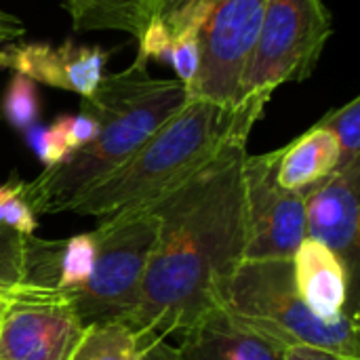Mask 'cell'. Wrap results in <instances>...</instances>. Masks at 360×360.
Returning <instances> with one entry per match:
<instances>
[{
    "label": "cell",
    "mask_w": 360,
    "mask_h": 360,
    "mask_svg": "<svg viewBox=\"0 0 360 360\" xmlns=\"http://www.w3.org/2000/svg\"><path fill=\"white\" fill-rule=\"evenodd\" d=\"M245 156L247 141H232L181 184L139 207L158 219L141 297L127 321L139 346L179 342L207 314L221 310L226 287L245 257Z\"/></svg>",
    "instance_id": "1"
},
{
    "label": "cell",
    "mask_w": 360,
    "mask_h": 360,
    "mask_svg": "<svg viewBox=\"0 0 360 360\" xmlns=\"http://www.w3.org/2000/svg\"><path fill=\"white\" fill-rule=\"evenodd\" d=\"M186 99L179 80L154 78L139 59L127 70L103 74L95 93L82 97L80 110L97 120V137L36 179L21 181L23 198L36 215L65 213L76 196L118 169Z\"/></svg>",
    "instance_id": "2"
},
{
    "label": "cell",
    "mask_w": 360,
    "mask_h": 360,
    "mask_svg": "<svg viewBox=\"0 0 360 360\" xmlns=\"http://www.w3.org/2000/svg\"><path fill=\"white\" fill-rule=\"evenodd\" d=\"M264 110L259 103L230 110L188 97L118 169L76 196L65 213L105 219L146 207L205 167L228 143L249 141Z\"/></svg>",
    "instance_id": "3"
},
{
    "label": "cell",
    "mask_w": 360,
    "mask_h": 360,
    "mask_svg": "<svg viewBox=\"0 0 360 360\" xmlns=\"http://www.w3.org/2000/svg\"><path fill=\"white\" fill-rule=\"evenodd\" d=\"M221 310L285 350L310 346L360 360L356 316L319 319L295 289L291 259H243L226 287Z\"/></svg>",
    "instance_id": "4"
},
{
    "label": "cell",
    "mask_w": 360,
    "mask_h": 360,
    "mask_svg": "<svg viewBox=\"0 0 360 360\" xmlns=\"http://www.w3.org/2000/svg\"><path fill=\"white\" fill-rule=\"evenodd\" d=\"M158 219L148 209L124 211L105 219L93 230L95 264L89 281L68 293L82 325L99 321H122L135 312Z\"/></svg>",
    "instance_id": "5"
},
{
    "label": "cell",
    "mask_w": 360,
    "mask_h": 360,
    "mask_svg": "<svg viewBox=\"0 0 360 360\" xmlns=\"http://www.w3.org/2000/svg\"><path fill=\"white\" fill-rule=\"evenodd\" d=\"M325 0H266L259 36L238 93L243 103L268 105L287 82L308 80L331 38Z\"/></svg>",
    "instance_id": "6"
},
{
    "label": "cell",
    "mask_w": 360,
    "mask_h": 360,
    "mask_svg": "<svg viewBox=\"0 0 360 360\" xmlns=\"http://www.w3.org/2000/svg\"><path fill=\"white\" fill-rule=\"evenodd\" d=\"M266 0H213L200 27V63L186 89L202 99L236 110L238 93L259 36Z\"/></svg>",
    "instance_id": "7"
},
{
    "label": "cell",
    "mask_w": 360,
    "mask_h": 360,
    "mask_svg": "<svg viewBox=\"0 0 360 360\" xmlns=\"http://www.w3.org/2000/svg\"><path fill=\"white\" fill-rule=\"evenodd\" d=\"M0 360H68L84 325L61 289L19 281L4 291Z\"/></svg>",
    "instance_id": "8"
},
{
    "label": "cell",
    "mask_w": 360,
    "mask_h": 360,
    "mask_svg": "<svg viewBox=\"0 0 360 360\" xmlns=\"http://www.w3.org/2000/svg\"><path fill=\"white\" fill-rule=\"evenodd\" d=\"M276 160L278 150L245 156L243 259H291L306 238L304 194L289 192L276 184Z\"/></svg>",
    "instance_id": "9"
},
{
    "label": "cell",
    "mask_w": 360,
    "mask_h": 360,
    "mask_svg": "<svg viewBox=\"0 0 360 360\" xmlns=\"http://www.w3.org/2000/svg\"><path fill=\"white\" fill-rule=\"evenodd\" d=\"M108 57L101 46L76 44L74 40L59 44L13 40L0 46V70H13L32 82L89 97L103 78Z\"/></svg>",
    "instance_id": "10"
},
{
    "label": "cell",
    "mask_w": 360,
    "mask_h": 360,
    "mask_svg": "<svg viewBox=\"0 0 360 360\" xmlns=\"http://www.w3.org/2000/svg\"><path fill=\"white\" fill-rule=\"evenodd\" d=\"M360 165L333 171L304 194L306 236L329 247L354 278L359 259Z\"/></svg>",
    "instance_id": "11"
},
{
    "label": "cell",
    "mask_w": 360,
    "mask_h": 360,
    "mask_svg": "<svg viewBox=\"0 0 360 360\" xmlns=\"http://www.w3.org/2000/svg\"><path fill=\"white\" fill-rule=\"evenodd\" d=\"M291 264L295 289L319 319L338 321L348 314L352 274L329 247L306 236Z\"/></svg>",
    "instance_id": "12"
},
{
    "label": "cell",
    "mask_w": 360,
    "mask_h": 360,
    "mask_svg": "<svg viewBox=\"0 0 360 360\" xmlns=\"http://www.w3.org/2000/svg\"><path fill=\"white\" fill-rule=\"evenodd\" d=\"M181 360H285V348L234 321L224 310L207 314L177 344Z\"/></svg>",
    "instance_id": "13"
},
{
    "label": "cell",
    "mask_w": 360,
    "mask_h": 360,
    "mask_svg": "<svg viewBox=\"0 0 360 360\" xmlns=\"http://www.w3.org/2000/svg\"><path fill=\"white\" fill-rule=\"evenodd\" d=\"M340 162V146L333 133L314 124L295 141L278 148L276 184L289 192H306L329 177Z\"/></svg>",
    "instance_id": "14"
},
{
    "label": "cell",
    "mask_w": 360,
    "mask_h": 360,
    "mask_svg": "<svg viewBox=\"0 0 360 360\" xmlns=\"http://www.w3.org/2000/svg\"><path fill=\"white\" fill-rule=\"evenodd\" d=\"M76 32H124L139 38L143 25L156 15L158 0H63Z\"/></svg>",
    "instance_id": "15"
},
{
    "label": "cell",
    "mask_w": 360,
    "mask_h": 360,
    "mask_svg": "<svg viewBox=\"0 0 360 360\" xmlns=\"http://www.w3.org/2000/svg\"><path fill=\"white\" fill-rule=\"evenodd\" d=\"M139 342L122 321L84 325L82 338L68 360H137Z\"/></svg>",
    "instance_id": "16"
},
{
    "label": "cell",
    "mask_w": 360,
    "mask_h": 360,
    "mask_svg": "<svg viewBox=\"0 0 360 360\" xmlns=\"http://www.w3.org/2000/svg\"><path fill=\"white\" fill-rule=\"evenodd\" d=\"M316 124L329 129L338 139L340 162L335 171L360 165V97H354L342 108L327 112Z\"/></svg>",
    "instance_id": "17"
},
{
    "label": "cell",
    "mask_w": 360,
    "mask_h": 360,
    "mask_svg": "<svg viewBox=\"0 0 360 360\" xmlns=\"http://www.w3.org/2000/svg\"><path fill=\"white\" fill-rule=\"evenodd\" d=\"M200 27H202V21L198 19H190L171 27L173 44H171L169 63L173 65L177 80L186 89L196 78L198 63H200Z\"/></svg>",
    "instance_id": "18"
},
{
    "label": "cell",
    "mask_w": 360,
    "mask_h": 360,
    "mask_svg": "<svg viewBox=\"0 0 360 360\" xmlns=\"http://www.w3.org/2000/svg\"><path fill=\"white\" fill-rule=\"evenodd\" d=\"M2 112L15 129H19V131L30 129L38 118L36 82H32L30 78L15 72L8 82V89L4 93Z\"/></svg>",
    "instance_id": "19"
},
{
    "label": "cell",
    "mask_w": 360,
    "mask_h": 360,
    "mask_svg": "<svg viewBox=\"0 0 360 360\" xmlns=\"http://www.w3.org/2000/svg\"><path fill=\"white\" fill-rule=\"evenodd\" d=\"M0 226L25 238L38 228L36 213L21 194V181L0 184Z\"/></svg>",
    "instance_id": "20"
},
{
    "label": "cell",
    "mask_w": 360,
    "mask_h": 360,
    "mask_svg": "<svg viewBox=\"0 0 360 360\" xmlns=\"http://www.w3.org/2000/svg\"><path fill=\"white\" fill-rule=\"evenodd\" d=\"M27 139H30V146L36 152V156L44 165V169L61 165L72 154V150L68 146V139H65V131H63L61 118H57L49 127L32 129Z\"/></svg>",
    "instance_id": "21"
},
{
    "label": "cell",
    "mask_w": 360,
    "mask_h": 360,
    "mask_svg": "<svg viewBox=\"0 0 360 360\" xmlns=\"http://www.w3.org/2000/svg\"><path fill=\"white\" fill-rule=\"evenodd\" d=\"M25 236L0 226V289L23 281Z\"/></svg>",
    "instance_id": "22"
},
{
    "label": "cell",
    "mask_w": 360,
    "mask_h": 360,
    "mask_svg": "<svg viewBox=\"0 0 360 360\" xmlns=\"http://www.w3.org/2000/svg\"><path fill=\"white\" fill-rule=\"evenodd\" d=\"M137 40H139V51H137L139 61H143V63H148L150 59H156L160 63L169 61L173 36H171V30L167 27V23L158 15H152L148 19V23L143 25Z\"/></svg>",
    "instance_id": "23"
},
{
    "label": "cell",
    "mask_w": 360,
    "mask_h": 360,
    "mask_svg": "<svg viewBox=\"0 0 360 360\" xmlns=\"http://www.w3.org/2000/svg\"><path fill=\"white\" fill-rule=\"evenodd\" d=\"M61 122H63V131H65V139H68V146L74 152H78L80 148H84L86 143H91L95 137H97V131H99V124L93 116L80 112L76 116H61Z\"/></svg>",
    "instance_id": "24"
},
{
    "label": "cell",
    "mask_w": 360,
    "mask_h": 360,
    "mask_svg": "<svg viewBox=\"0 0 360 360\" xmlns=\"http://www.w3.org/2000/svg\"><path fill=\"white\" fill-rule=\"evenodd\" d=\"M137 360H181L179 350L171 340H152L139 346Z\"/></svg>",
    "instance_id": "25"
},
{
    "label": "cell",
    "mask_w": 360,
    "mask_h": 360,
    "mask_svg": "<svg viewBox=\"0 0 360 360\" xmlns=\"http://www.w3.org/2000/svg\"><path fill=\"white\" fill-rule=\"evenodd\" d=\"M285 360H354L327 352V350H319V348H310V346H295V348H287L285 350Z\"/></svg>",
    "instance_id": "26"
},
{
    "label": "cell",
    "mask_w": 360,
    "mask_h": 360,
    "mask_svg": "<svg viewBox=\"0 0 360 360\" xmlns=\"http://www.w3.org/2000/svg\"><path fill=\"white\" fill-rule=\"evenodd\" d=\"M25 34V25H19V27H6V30H0V46L6 44V42H13V40H19L21 36Z\"/></svg>",
    "instance_id": "27"
},
{
    "label": "cell",
    "mask_w": 360,
    "mask_h": 360,
    "mask_svg": "<svg viewBox=\"0 0 360 360\" xmlns=\"http://www.w3.org/2000/svg\"><path fill=\"white\" fill-rule=\"evenodd\" d=\"M19 25H23L15 15H11V13H6V11H2L0 8V30H6V27H19Z\"/></svg>",
    "instance_id": "28"
},
{
    "label": "cell",
    "mask_w": 360,
    "mask_h": 360,
    "mask_svg": "<svg viewBox=\"0 0 360 360\" xmlns=\"http://www.w3.org/2000/svg\"><path fill=\"white\" fill-rule=\"evenodd\" d=\"M13 287V285H11ZM8 289V287H6ZM6 289H0V327H2V319H4V310H6V295H4V291Z\"/></svg>",
    "instance_id": "29"
}]
</instances>
